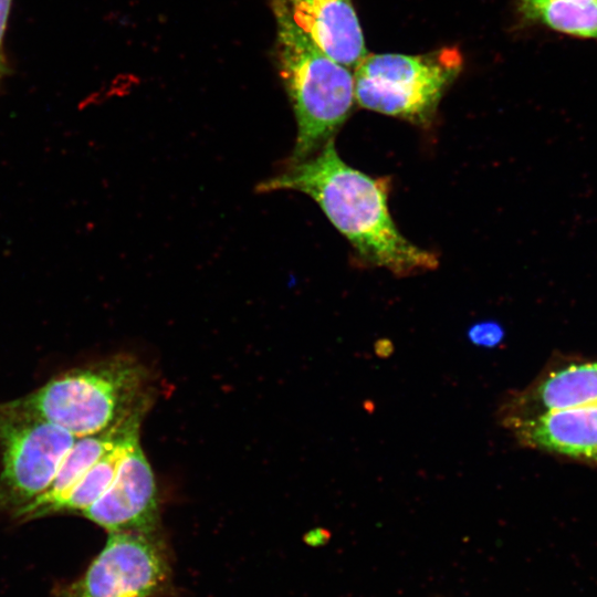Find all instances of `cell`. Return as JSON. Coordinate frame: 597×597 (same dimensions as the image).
Here are the masks:
<instances>
[{
    "mask_svg": "<svg viewBox=\"0 0 597 597\" xmlns=\"http://www.w3.org/2000/svg\"><path fill=\"white\" fill-rule=\"evenodd\" d=\"M335 62L355 70L367 56L364 34L350 0H268Z\"/></svg>",
    "mask_w": 597,
    "mask_h": 597,
    "instance_id": "obj_9",
    "label": "cell"
},
{
    "mask_svg": "<svg viewBox=\"0 0 597 597\" xmlns=\"http://www.w3.org/2000/svg\"><path fill=\"white\" fill-rule=\"evenodd\" d=\"M505 428L524 447L597 467V405L546 412Z\"/></svg>",
    "mask_w": 597,
    "mask_h": 597,
    "instance_id": "obj_10",
    "label": "cell"
},
{
    "mask_svg": "<svg viewBox=\"0 0 597 597\" xmlns=\"http://www.w3.org/2000/svg\"><path fill=\"white\" fill-rule=\"evenodd\" d=\"M468 337L476 346L493 348L502 343L504 329L496 322H481L469 328Z\"/></svg>",
    "mask_w": 597,
    "mask_h": 597,
    "instance_id": "obj_14",
    "label": "cell"
},
{
    "mask_svg": "<svg viewBox=\"0 0 597 597\" xmlns=\"http://www.w3.org/2000/svg\"><path fill=\"white\" fill-rule=\"evenodd\" d=\"M525 18L553 30L580 38L597 39V2L573 0H520Z\"/></svg>",
    "mask_w": 597,
    "mask_h": 597,
    "instance_id": "obj_12",
    "label": "cell"
},
{
    "mask_svg": "<svg viewBox=\"0 0 597 597\" xmlns=\"http://www.w3.org/2000/svg\"><path fill=\"white\" fill-rule=\"evenodd\" d=\"M461 66L455 48L420 55L367 54L354 70L355 101L369 111L426 125Z\"/></svg>",
    "mask_w": 597,
    "mask_h": 597,
    "instance_id": "obj_4",
    "label": "cell"
},
{
    "mask_svg": "<svg viewBox=\"0 0 597 597\" xmlns=\"http://www.w3.org/2000/svg\"><path fill=\"white\" fill-rule=\"evenodd\" d=\"M171 578L168 548L159 530L108 532L105 546L55 597H158Z\"/></svg>",
    "mask_w": 597,
    "mask_h": 597,
    "instance_id": "obj_6",
    "label": "cell"
},
{
    "mask_svg": "<svg viewBox=\"0 0 597 597\" xmlns=\"http://www.w3.org/2000/svg\"><path fill=\"white\" fill-rule=\"evenodd\" d=\"M260 193L296 190L310 196L364 261L409 275L431 271L438 258L401 234L388 209L389 179L346 164L329 139L313 156L286 165L256 185Z\"/></svg>",
    "mask_w": 597,
    "mask_h": 597,
    "instance_id": "obj_1",
    "label": "cell"
},
{
    "mask_svg": "<svg viewBox=\"0 0 597 597\" xmlns=\"http://www.w3.org/2000/svg\"><path fill=\"white\" fill-rule=\"evenodd\" d=\"M275 62L291 102L297 127L286 165L317 153L349 116L355 102L352 70L326 55L302 30L274 15Z\"/></svg>",
    "mask_w": 597,
    "mask_h": 597,
    "instance_id": "obj_3",
    "label": "cell"
},
{
    "mask_svg": "<svg viewBox=\"0 0 597 597\" xmlns=\"http://www.w3.org/2000/svg\"><path fill=\"white\" fill-rule=\"evenodd\" d=\"M149 374L128 355L63 373L11 402L75 438L101 432L149 407Z\"/></svg>",
    "mask_w": 597,
    "mask_h": 597,
    "instance_id": "obj_2",
    "label": "cell"
},
{
    "mask_svg": "<svg viewBox=\"0 0 597 597\" xmlns=\"http://www.w3.org/2000/svg\"><path fill=\"white\" fill-rule=\"evenodd\" d=\"M11 0H0V46L7 27Z\"/></svg>",
    "mask_w": 597,
    "mask_h": 597,
    "instance_id": "obj_15",
    "label": "cell"
},
{
    "mask_svg": "<svg viewBox=\"0 0 597 597\" xmlns=\"http://www.w3.org/2000/svg\"><path fill=\"white\" fill-rule=\"evenodd\" d=\"M573 1H577L580 3L597 2V0H573Z\"/></svg>",
    "mask_w": 597,
    "mask_h": 597,
    "instance_id": "obj_16",
    "label": "cell"
},
{
    "mask_svg": "<svg viewBox=\"0 0 597 597\" xmlns=\"http://www.w3.org/2000/svg\"><path fill=\"white\" fill-rule=\"evenodd\" d=\"M145 410L101 432L76 438L49 488L34 501L12 514L19 522H29L57 514L61 503L88 469L107 451L129 434L139 431Z\"/></svg>",
    "mask_w": 597,
    "mask_h": 597,
    "instance_id": "obj_11",
    "label": "cell"
},
{
    "mask_svg": "<svg viewBox=\"0 0 597 597\" xmlns=\"http://www.w3.org/2000/svg\"><path fill=\"white\" fill-rule=\"evenodd\" d=\"M63 428L11 401L0 405V513L14 514L51 484L75 441Z\"/></svg>",
    "mask_w": 597,
    "mask_h": 597,
    "instance_id": "obj_5",
    "label": "cell"
},
{
    "mask_svg": "<svg viewBox=\"0 0 597 597\" xmlns=\"http://www.w3.org/2000/svg\"><path fill=\"white\" fill-rule=\"evenodd\" d=\"M597 405V362L556 355L524 389L512 392L498 416L506 427L540 415Z\"/></svg>",
    "mask_w": 597,
    "mask_h": 597,
    "instance_id": "obj_7",
    "label": "cell"
},
{
    "mask_svg": "<svg viewBox=\"0 0 597 597\" xmlns=\"http://www.w3.org/2000/svg\"><path fill=\"white\" fill-rule=\"evenodd\" d=\"M81 514L108 532L159 530L156 483L139 440L109 488Z\"/></svg>",
    "mask_w": 597,
    "mask_h": 597,
    "instance_id": "obj_8",
    "label": "cell"
},
{
    "mask_svg": "<svg viewBox=\"0 0 597 597\" xmlns=\"http://www.w3.org/2000/svg\"><path fill=\"white\" fill-rule=\"evenodd\" d=\"M138 440L139 431H136L104 453L61 503L57 513L81 514L100 499L114 481L124 458Z\"/></svg>",
    "mask_w": 597,
    "mask_h": 597,
    "instance_id": "obj_13",
    "label": "cell"
}]
</instances>
